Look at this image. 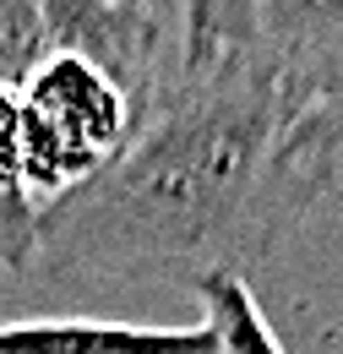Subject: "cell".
<instances>
[{"label":"cell","instance_id":"6da1fadb","mask_svg":"<svg viewBox=\"0 0 343 354\" xmlns=\"http://www.w3.org/2000/svg\"><path fill=\"white\" fill-rule=\"evenodd\" d=\"M289 98L240 49L202 71L174 66L126 153L39 213L33 278H245L327 196L289 158Z\"/></svg>","mask_w":343,"mask_h":354},{"label":"cell","instance_id":"7a4b0ae2","mask_svg":"<svg viewBox=\"0 0 343 354\" xmlns=\"http://www.w3.org/2000/svg\"><path fill=\"white\" fill-rule=\"evenodd\" d=\"M22 147H28V196L55 207L77 185L104 175L142 126V104L104 66L49 49L17 88Z\"/></svg>","mask_w":343,"mask_h":354},{"label":"cell","instance_id":"3957f363","mask_svg":"<svg viewBox=\"0 0 343 354\" xmlns=\"http://www.w3.org/2000/svg\"><path fill=\"white\" fill-rule=\"evenodd\" d=\"M289 98L295 120L343 88V0H223V44Z\"/></svg>","mask_w":343,"mask_h":354},{"label":"cell","instance_id":"277c9868","mask_svg":"<svg viewBox=\"0 0 343 354\" xmlns=\"http://www.w3.org/2000/svg\"><path fill=\"white\" fill-rule=\"evenodd\" d=\"M39 11H44L49 49L82 55L93 66H104L142 104V115L153 109V98L169 82V71H164V33L142 6H120V0H39Z\"/></svg>","mask_w":343,"mask_h":354},{"label":"cell","instance_id":"5b68a950","mask_svg":"<svg viewBox=\"0 0 343 354\" xmlns=\"http://www.w3.org/2000/svg\"><path fill=\"white\" fill-rule=\"evenodd\" d=\"M0 354H218L213 333L196 327H142L109 316H17L0 322Z\"/></svg>","mask_w":343,"mask_h":354},{"label":"cell","instance_id":"8992f818","mask_svg":"<svg viewBox=\"0 0 343 354\" xmlns=\"http://www.w3.org/2000/svg\"><path fill=\"white\" fill-rule=\"evenodd\" d=\"M39 257V202L28 196V147H22V104L0 82V272H33Z\"/></svg>","mask_w":343,"mask_h":354},{"label":"cell","instance_id":"52a82bcc","mask_svg":"<svg viewBox=\"0 0 343 354\" xmlns=\"http://www.w3.org/2000/svg\"><path fill=\"white\" fill-rule=\"evenodd\" d=\"M191 295L202 300V327L213 333V349L218 354H289V349H284V338L272 333L267 310L257 306L251 278H229V272H218V278H202Z\"/></svg>","mask_w":343,"mask_h":354},{"label":"cell","instance_id":"ba28073f","mask_svg":"<svg viewBox=\"0 0 343 354\" xmlns=\"http://www.w3.org/2000/svg\"><path fill=\"white\" fill-rule=\"evenodd\" d=\"M289 158L300 169H310L316 180H327V185L343 175V88L322 104H310L289 126Z\"/></svg>","mask_w":343,"mask_h":354},{"label":"cell","instance_id":"9c48e42d","mask_svg":"<svg viewBox=\"0 0 343 354\" xmlns=\"http://www.w3.org/2000/svg\"><path fill=\"white\" fill-rule=\"evenodd\" d=\"M49 55L39 0H0V82L22 88V77Z\"/></svg>","mask_w":343,"mask_h":354},{"label":"cell","instance_id":"30bf717a","mask_svg":"<svg viewBox=\"0 0 343 354\" xmlns=\"http://www.w3.org/2000/svg\"><path fill=\"white\" fill-rule=\"evenodd\" d=\"M223 44V0H180V66L202 71Z\"/></svg>","mask_w":343,"mask_h":354},{"label":"cell","instance_id":"8fae6325","mask_svg":"<svg viewBox=\"0 0 343 354\" xmlns=\"http://www.w3.org/2000/svg\"><path fill=\"white\" fill-rule=\"evenodd\" d=\"M120 6H142V0H120Z\"/></svg>","mask_w":343,"mask_h":354}]
</instances>
